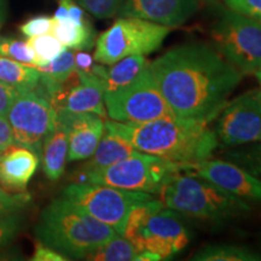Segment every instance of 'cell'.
Here are the masks:
<instances>
[{
  "label": "cell",
  "mask_w": 261,
  "mask_h": 261,
  "mask_svg": "<svg viewBox=\"0 0 261 261\" xmlns=\"http://www.w3.org/2000/svg\"><path fill=\"white\" fill-rule=\"evenodd\" d=\"M57 113L63 117L68 127V160L90 159L102 138L106 120L92 113L73 114L63 110Z\"/></svg>",
  "instance_id": "cell-16"
},
{
  "label": "cell",
  "mask_w": 261,
  "mask_h": 261,
  "mask_svg": "<svg viewBox=\"0 0 261 261\" xmlns=\"http://www.w3.org/2000/svg\"><path fill=\"white\" fill-rule=\"evenodd\" d=\"M149 65L145 56L143 55H136V56H128L117 61L116 63L110 65L109 69L106 70L104 75V92H110L132 83L137 79V76L142 73Z\"/></svg>",
  "instance_id": "cell-22"
},
{
  "label": "cell",
  "mask_w": 261,
  "mask_h": 261,
  "mask_svg": "<svg viewBox=\"0 0 261 261\" xmlns=\"http://www.w3.org/2000/svg\"><path fill=\"white\" fill-rule=\"evenodd\" d=\"M230 10L261 21V0H223Z\"/></svg>",
  "instance_id": "cell-32"
},
{
  "label": "cell",
  "mask_w": 261,
  "mask_h": 261,
  "mask_svg": "<svg viewBox=\"0 0 261 261\" xmlns=\"http://www.w3.org/2000/svg\"><path fill=\"white\" fill-rule=\"evenodd\" d=\"M191 260L196 261H261V254L236 244H211L198 250Z\"/></svg>",
  "instance_id": "cell-23"
},
{
  "label": "cell",
  "mask_w": 261,
  "mask_h": 261,
  "mask_svg": "<svg viewBox=\"0 0 261 261\" xmlns=\"http://www.w3.org/2000/svg\"><path fill=\"white\" fill-rule=\"evenodd\" d=\"M51 34H54L65 47L73 50H89L93 46L94 32L89 22L76 24L68 18H52Z\"/></svg>",
  "instance_id": "cell-20"
},
{
  "label": "cell",
  "mask_w": 261,
  "mask_h": 261,
  "mask_svg": "<svg viewBox=\"0 0 261 261\" xmlns=\"http://www.w3.org/2000/svg\"><path fill=\"white\" fill-rule=\"evenodd\" d=\"M63 197L123 236L130 211L140 202L148 201L154 196L146 192L79 181L65 187Z\"/></svg>",
  "instance_id": "cell-10"
},
{
  "label": "cell",
  "mask_w": 261,
  "mask_h": 261,
  "mask_svg": "<svg viewBox=\"0 0 261 261\" xmlns=\"http://www.w3.org/2000/svg\"><path fill=\"white\" fill-rule=\"evenodd\" d=\"M159 196L168 210L208 223H225L250 211L248 201L205 179L191 174L182 175L181 172L163 185Z\"/></svg>",
  "instance_id": "cell-4"
},
{
  "label": "cell",
  "mask_w": 261,
  "mask_h": 261,
  "mask_svg": "<svg viewBox=\"0 0 261 261\" xmlns=\"http://www.w3.org/2000/svg\"><path fill=\"white\" fill-rule=\"evenodd\" d=\"M22 215L19 212L0 215V253L11 244L22 228Z\"/></svg>",
  "instance_id": "cell-28"
},
{
  "label": "cell",
  "mask_w": 261,
  "mask_h": 261,
  "mask_svg": "<svg viewBox=\"0 0 261 261\" xmlns=\"http://www.w3.org/2000/svg\"><path fill=\"white\" fill-rule=\"evenodd\" d=\"M14 144V136L6 116H0V152Z\"/></svg>",
  "instance_id": "cell-35"
},
{
  "label": "cell",
  "mask_w": 261,
  "mask_h": 261,
  "mask_svg": "<svg viewBox=\"0 0 261 261\" xmlns=\"http://www.w3.org/2000/svg\"><path fill=\"white\" fill-rule=\"evenodd\" d=\"M218 52L243 75L261 68V21L225 10L211 33Z\"/></svg>",
  "instance_id": "cell-7"
},
{
  "label": "cell",
  "mask_w": 261,
  "mask_h": 261,
  "mask_svg": "<svg viewBox=\"0 0 261 261\" xmlns=\"http://www.w3.org/2000/svg\"><path fill=\"white\" fill-rule=\"evenodd\" d=\"M106 123L125 137L138 151L181 165L211 159L218 146L217 136L208 125L178 117L144 123L106 120Z\"/></svg>",
  "instance_id": "cell-2"
},
{
  "label": "cell",
  "mask_w": 261,
  "mask_h": 261,
  "mask_svg": "<svg viewBox=\"0 0 261 261\" xmlns=\"http://www.w3.org/2000/svg\"><path fill=\"white\" fill-rule=\"evenodd\" d=\"M33 261H67L69 260L67 256L62 255L52 248L45 246L40 241L35 243V250L32 256Z\"/></svg>",
  "instance_id": "cell-33"
},
{
  "label": "cell",
  "mask_w": 261,
  "mask_h": 261,
  "mask_svg": "<svg viewBox=\"0 0 261 261\" xmlns=\"http://www.w3.org/2000/svg\"><path fill=\"white\" fill-rule=\"evenodd\" d=\"M39 80L40 73L37 67L0 56V81L17 91H34Z\"/></svg>",
  "instance_id": "cell-21"
},
{
  "label": "cell",
  "mask_w": 261,
  "mask_h": 261,
  "mask_svg": "<svg viewBox=\"0 0 261 261\" xmlns=\"http://www.w3.org/2000/svg\"><path fill=\"white\" fill-rule=\"evenodd\" d=\"M104 106L108 116L119 122L144 123L175 117L160 92L149 65L127 86L104 92Z\"/></svg>",
  "instance_id": "cell-9"
},
{
  "label": "cell",
  "mask_w": 261,
  "mask_h": 261,
  "mask_svg": "<svg viewBox=\"0 0 261 261\" xmlns=\"http://www.w3.org/2000/svg\"><path fill=\"white\" fill-rule=\"evenodd\" d=\"M18 91L10 85L0 81V116L8 117L9 110L14 103Z\"/></svg>",
  "instance_id": "cell-34"
},
{
  "label": "cell",
  "mask_w": 261,
  "mask_h": 261,
  "mask_svg": "<svg viewBox=\"0 0 261 261\" xmlns=\"http://www.w3.org/2000/svg\"><path fill=\"white\" fill-rule=\"evenodd\" d=\"M138 249L122 234L116 233L103 246L90 253L85 259L94 261H132L136 259Z\"/></svg>",
  "instance_id": "cell-24"
},
{
  "label": "cell",
  "mask_w": 261,
  "mask_h": 261,
  "mask_svg": "<svg viewBox=\"0 0 261 261\" xmlns=\"http://www.w3.org/2000/svg\"><path fill=\"white\" fill-rule=\"evenodd\" d=\"M42 169L51 181L62 177L68 160V127L60 114L42 144Z\"/></svg>",
  "instance_id": "cell-18"
},
{
  "label": "cell",
  "mask_w": 261,
  "mask_h": 261,
  "mask_svg": "<svg viewBox=\"0 0 261 261\" xmlns=\"http://www.w3.org/2000/svg\"><path fill=\"white\" fill-rule=\"evenodd\" d=\"M0 56L38 67V61L34 51L29 46L27 41L17 40L14 38L0 37Z\"/></svg>",
  "instance_id": "cell-26"
},
{
  "label": "cell",
  "mask_w": 261,
  "mask_h": 261,
  "mask_svg": "<svg viewBox=\"0 0 261 261\" xmlns=\"http://www.w3.org/2000/svg\"><path fill=\"white\" fill-rule=\"evenodd\" d=\"M40 158L19 145L9 146L0 152V188L9 194L27 191V185L37 172Z\"/></svg>",
  "instance_id": "cell-17"
},
{
  "label": "cell",
  "mask_w": 261,
  "mask_h": 261,
  "mask_svg": "<svg viewBox=\"0 0 261 261\" xmlns=\"http://www.w3.org/2000/svg\"><path fill=\"white\" fill-rule=\"evenodd\" d=\"M27 42L34 51L38 61V67L50 63L67 48L51 33L28 38Z\"/></svg>",
  "instance_id": "cell-25"
},
{
  "label": "cell",
  "mask_w": 261,
  "mask_h": 261,
  "mask_svg": "<svg viewBox=\"0 0 261 261\" xmlns=\"http://www.w3.org/2000/svg\"><path fill=\"white\" fill-rule=\"evenodd\" d=\"M51 28L52 18L48 17V16H37V17H33L19 27L22 34L25 35L27 38L47 34V33H51Z\"/></svg>",
  "instance_id": "cell-31"
},
{
  "label": "cell",
  "mask_w": 261,
  "mask_h": 261,
  "mask_svg": "<svg viewBox=\"0 0 261 261\" xmlns=\"http://www.w3.org/2000/svg\"><path fill=\"white\" fill-rule=\"evenodd\" d=\"M116 233L63 196L41 212L35 227L38 241L69 260L85 259Z\"/></svg>",
  "instance_id": "cell-3"
},
{
  "label": "cell",
  "mask_w": 261,
  "mask_h": 261,
  "mask_svg": "<svg viewBox=\"0 0 261 261\" xmlns=\"http://www.w3.org/2000/svg\"><path fill=\"white\" fill-rule=\"evenodd\" d=\"M93 58L86 52H77L75 55V67L77 71H83V73H92L93 68Z\"/></svg>",
  "instance_id": "cell-36"
},
{
  "label": "cell",
  "mask_w": 261,
  "mask_h": 261,
  "mask_svg": "<svg viewBox=\"0 0 261 261\" xmlns=\"http://www.w3.org/2000/svg\"><path fill=\"white\" fill-rule=\"evenodd\" d=\"M0 190H3V189H2V188H0Z\"/></svg>",
  "instance_id": "cell-39"
},
{
  "label": "cell",
  "mask_w": 261,
  "mask_h": 261,
  "mask_svg": "<svg viewBox=\"0 0 261 261\" xmlns=\"http://www.w3.org/2000/svg\"><path fill=\"white\" fill-rule=\"evenodd\" d=\"M123 236L138 252L149 250L159 254L162 260L181 252L191 240L190 231L179 214L154 197L130 211Z\"/></svg>",
  "instance_id": "cell-5"
},
{
  "label": "cell",
  "mask_w": 261,
  "mask_h": 261,
  "mask_svg": "<svg viewBox=\"0 0 261 261\" xmlns=\"http://www.w3.org/2000/svg\"><path fill=\"white\" fill-rule=\"evenodd\" d=\"M79 80L63 93L54 104L56 112L63 110L67 113L80 114L92 113L107 120L108 113L104 106V80L93 73L77 71Z\"/></svg>",
  "instance_id": "cell-15"
},
{
  "label": "cell",
  "mask_w": 261,
  "mask_h": 261,
  "mask_svg": "<svg viewBox=\"0 0 261 261\" xmlns=\"http://www.w3.org/2000/svg\"><path fill=\"white\" fill-rule=\"evenodd\" d=\"M227 159L247 169L257 178H261V144L241 148L227 152Z\"/></svg>",
  "instance_id": "cell-27"
},
{
  "label": "cell",
  "mask_w": 261,
  "mask_h": 261,
  "mask_svg": "<svg viewBox=\"0 0 261 261\" xmlns=\"http://www.w3.org/2000/svg\"><path fill=\"white\" fill-rule=\"evenodd\" d=\"M255 75H256L257 80H259V85H260V89H259V91H260V94H261V68H260L259 71H257V73H256Z\"/></svg>",
  "instance_id": "cell-38"
},
{
  "label": "cell",
  "mask_w": 261,
  "mask_h": 261,
  "mask_svg": "<svg viewBox=\"0 0 261 261\" xmlns=\"http://www.w3.org/2000/svg\"><path fill=\"white\" fill-rule=\"evenodd\" d=\"M182 167L181 163L137 151L135 155L100 171L83 173L81 179L123 190L159 195L173 175L182 172Z\"/></svg>",
  "instance_id": "cell-6"
},
{
  "label": "cell",
  "mask_w": 261,
  "mask_h": 261,
  "mask_svg": "<svg viewBox=\"0 0 261 261\" xmlns=\"http://www.w3.org/2000/svg\"><path fill=\"white\" fill-rule=\"evenodd\" d=\"M85 11L97 18H110L119 11L121 0H74Z\"/></svg>",
  "instance_id": "cell-29"
},
{
  "label": "cell",
  "mask_w": 261,
  "mask_h": 261,
  "mask_svg": "<svg viewBox=\"0 0 261 261\" xmlns=\"http://www.w3.org/2000/svg\"><path fill=\"white\" fill-rule=\"evenodd\" d=\"M200 8V0H121L117 14L174 28L189 21Z\"/></svg>",
  "instance_id": "cell-14"
},
{
  "label": "cell",
  "mask_w": 261,
  "mask_h": 261,
  "mask_svg": "<svg viewBox=\"0 0 261 261\" xmlns=\"http://www.w3.org/2000/svg\"><path fill=\"white\" fill-rule=\"evenodd\" d=\"M149 68L174 116L205 125L217 119L243 76L204 44L173 47Z\"/></svg>",
  "instance_id": "cell-1"
},
{
  "label": "cell",
  "mask_w": 261,
  "mask_h": 261,
  "mask_svg": "<svg viewBox=\"0 0 261 261\" xmlns=\"http://www.w3.org/2000/svg\"><path fill=\"white\" fill-rule=\"evenodd\" d=\"M215 136L225 146L261 142V94L248 91L227 102L217 117Z\"/></svg>",
  "instance_id": "cell-12"
},
{
  "label": "cell",
  "mask_w": 261,
  "mask_h": 261,
  "mask_svg": "<svg viewBox=\"0 0 261 261\" xmlns=\"http://www.w3.org/2000/svg\"><path fill=\"white\" fill-rule=\"evenodd\" d=\"M29 201L31 195L27 191L9 194L4 190H0V215L22 211Z\"/></svg>",
  "instance_id": "cell-30"
},
{
  "label": "cell",
  "mask_w": 261,
  "mask_h": 261,
  "mask_svg": "<svg viewBox=\"0 0 261 261\" xmlns=\"http://www.w3.org/2000/svg\"><path fill=\"white\" fill-rule=\"evenodd\" d=\"M182 172L196 175L246 201L261 202V180L231 161L202 160L184 165Z\"/></svg>",
  "instance_id": "cell-13"
},
{
  "label": "cell",
  "mask_w": 261,
  "mask_h": 261,
  "mask_svg": "<svg viewBox=\"0 0 261 261\" xmlns=\"http://www.w3.org/2000/svg\"><path fill=\"white\" fill-rule=\"evenodd\" d=\"M104 133L98 143L91 160L83 167V173L100 171L114 163L135 155L138 150L135 149L125 137L115 132L104 122Z\"/></svg>",
  "instance_id": "cell-19"
},
{
  "label": "cell",
  "mask_w": 261,
  "mask_h": 261,
  "mask_svg": "<svg viewBox=\"0 0 261 261\" xmlns=\"http://www.w3.org/2000/svg\"><path fill=\"white\" fill-rule=\"evenodd\" d=\"M137 261H156V260H162V257L159 254L149 252V250H142L137 254L136 259Z\"/></svg>",
  "instance_id": "cell-37"
},
{
  "label": "cell",
  "mask_w": 261,
  "mask_h": 261,
  "mask_svg": "<svg viewBox=\"0 0 261 261\" xmlns=\"http://www.w3.org/2000/svg\"><path fill=\"white\" fill-rule=\"evenodd\" d=\"M171 28L136 17H120L99 35L93 60L104 65L136 55L152 54L160 48Z\"/></svg>",
  "instance_id": "cell-8"
},
{
  "label": "cell",
  "mask_w": 261,
  "mask_h": 261,
  "mask_svg": "<svg viewBox=\"0 0 261 261\" xmlns=\"http://www.w3.org/2000/svg\"><path fill=\"white\" fill-rule=\"evenodd\" d=\"M8 120L14 144L32 150L41 158L44 140L56 120V110L50 100L34 91H18Z\"/></svg>",
  "instance_id": "cell-11"
}]
</instances>
